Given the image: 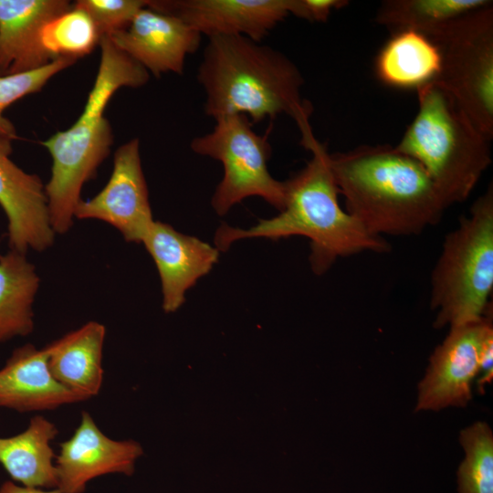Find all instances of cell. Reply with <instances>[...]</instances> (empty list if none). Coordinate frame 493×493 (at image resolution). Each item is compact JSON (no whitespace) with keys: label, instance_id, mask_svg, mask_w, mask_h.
Instances as JSON below:
<instances>
[{"label":"cell","instance_id":"obj_28","mask_svg":"<svg viewBox=\"0 0 493 493\" xmlns=\"http://www.w3.org/2000/svg\"><path fill=\"white\" fill-rule=\"evenodd\" d=\"M0 493H62L58 488L53 490H42L38 488L19 487L11 481L5 482L0 488Z\"/></svg>","mask_w":493,"mask_h":493},{"label":"cell","instance_id":"obj_19","mask_svg":"<svg viewBox=\"0 0 493 493\" xmlns=\"http://www.w3.org/2000/svg\"><path fill=\"white\" fill-rule=\"evenodd\" d=\"M441 69V56L425 34L405 29L394 31L380 49L374 63L378 79L393 88L414 89L435 81Z\"/></svg>","mask_w":493,"mask_h":493},{"label":"cell","instance_id":"obj_6","mask_svg":"<svg viewBox=\"0 0 493 493\" xmlns=\"http://www.w3.org/2000/svg\"><path fill=\"white\" fill-rule=\"evenodd\" d=\"M430 307L441 329L477 321L489 312L493 290V187L444 239L431 273Z\"/></svg>","mask_w":493,"mask_h":493},{"label":"cell","instance_id":"obj_7","mask_svg":"<svg viewBox=\"0 0 493 493\" xmlns=\"http://www.w3.org/2000/svg\"><path fill=\"white\" fill-rule=\"evenodd\" d=\"M441 56L435 80L476 128L493 137V3L426 33Z\"/></svg>","mask_w":493,"mask_h":493},{"label":"cell","instance_id":"obj_26","mask_svg":"<svg viewBox=\"0 0 493 493\" xmlns=\"http://www.w3.org/2000/svg\"><path fill=\"white\" fill-rule=\"evenodd\" d=\"M147 4L146 0H78L74 3L90 16L100 38L126 28Z\"/></svg>","mask_w":493,"mask_h":493},{"label":"cell","instance_id":"obj_25","mask_svg":"<svg viewBox=\"0 0 493 493\" xmlns=\"http://www.w3.org/2000/svg\"><path fill=\"white\" fill-rule=\"evenodd\" d=\"M76 61L60 57L31 71L0 76V138L11 141L18 138L16 127L4 116L5 109L23 97L41 90L51 78Z\"/></svg>","mask_w":493,"mask_h":493},{"label":"cell","instance_id":"obj_12","mask_svg":"<svg viewBox=\"0 0 493 493\" xmlns=\"http://www.w3.org/2000/svg\"><path fill=\"white\" fill-rule=\"evenodd\" d=\"M13 141L0 138V205L7 218L11 250L26 254L53 245L55 232L41 179L16 165L10 155Z\"/></svg>","mask_w":493,"mask_h":493},{"label":"cell","instance_id":"obj_10","mask_svg":"<svg viewBox=\"0 0 493 493\" xmlns=\"http://www.w3.org/2000/svg\"><path fill=\"white\" fill-rule=\"evenodd\" d=\"M74 217L106 222L115 227L127 242H142L154 220L137 138L116 150L107 184L91 199L80 200Z\"/></svg>","mask_w":493,"mask_h":493},{"label":"cell","instance_id":"obj_3","mask_svg":"<svg viewBox=\"0 0 493 493\" xmlns=\"http://www.w3.org/2000/svg\"><path fill=\"white\" fill-rule=\"evenodd\" d=\"M197 80L205 92V114L217 120L248 116L252 123L281 114L297 124L309 120L301 98L303 77L283 53L243 36L208 37Z\"/></svg>","mask_w":493,"mask_h":493},{"label":"cell","instance_id":"obj_8","mask_svg":"<svg viewBox=\"0 0 493 493\" xmlns=\"http://www.w3.org/2000/svg\"><path fill=\"white\" fill-rule=\"evenodd\" d=\"M209 133L194 138V152L218 160L224 176L211 200L215 211L223 215L249 196L262 197L281 211L285 205L284 182L273 178L267 168L271 153L267 134H258L245 115L215 120Z\"/></svg>","mask_w":493,"mask_h":493},{"label":"cell","instance_id":"obj_14","mask_svg":"<svg viewBox=\"0 0 493 493\" xmlns=\"http://www.w3.org/2000/svg\"><path fill=\"white\" fill-rule=\"evenodd\" d=\"M107 37L149 73L160 77L168 72L182 75L185 58L198 49L202 35L178 17L146 5L126 28Z\"/></svg>","mask_w":493,"mask_h":493},{"label":"cell","instance_id":"obj_17","mask_svg":"<svg viewBox=\"0 0 493 493\" xmlns=\"http://www.w3.org/2000/svg\"><path fill=\"white\" fill-rule=\"evenodd\" d=\"M82 402L51 374L45 348L16 349L0 369V407L20 412L56 409Z\"/></svg>","mask_w":493,"mask_h":493},{"label":"cell","instance_id":"obj_22","mask_svg":"<svg viewBox=\"0 0 493 493\" xmlns=\"http://www.w3.org/2000/svg\"><path fill=\"white\" fill-rule=\"evenodd\" d=\"M492 3L488 0H387L377 10L375 21L393 32L410 29L426 34Z\"/></svg>","mask_w":493,"mask_h":493},{"label":"cell","instance_id":"obj_27","mask_svg":"<svg viewBox=\"0 0 493 493\" xmlns=\"http://www.w3.org/2000/svg\"><path fill=\"white\" fill-rule=\"evenodd\" d=\"M348 4L345 0H290V14L309 22H326L333 10Z\"/></svg>","mask_w":493,"mask_h":493},{"label":"cell","instance_id":"obj_2","mask_svg":"<svg viewBox=\"0 0 493 493\" xmlns=\"http://www.w3.org/2000/svg\"><path fill=\"white\" fill-rule=\"evenodd\" d=\"M346 211L368 232L414 236L436 225L447 208L415 160L390 145H362L330 155Z\"/></svg>","mask_w":493,"mask_h":493},{"label":"cell","instance_id":"obj_5","mask_svg":"<svg viewBox=\"0 0 493 493\" xmlns=\"http://www.w3.org/2000/svg\"><path fill=\"white\" fill-rule=\"evenodd\" d=\"M416 91L417 113L395 148L420 163L449 207L470 195L490 165L489 140L435 81Z\"/></svg>","mask_w":493,"mask_h":493},{"label":"cell","instance_id":"obj_18","mask_svg":"<svg viewBox=\"0 0 493 493\" xmlns=\"http://www.w3.org/2000/svg\"><path fill=\"white\" fill-rule=\"evenodd\" d=\"M105 335L104 325L89 321L45 347L53 377L82 401L100 390Z\"/></svg>","mask_w":493,"mask_h":493},{"label":"cell","instance_id":"obj_9","mask_svg":"<svg viewBox=\"0 0 493 493\" xmlns=\"http://www.w3.org/2000/svg\"><path fill=\"white\" fill-rule=\"evenodd\" d=\"M492 312L482 319L450 327L449 332L429 359L418 384L415 411H439L466 407L472 399V384L483 393L493 378Z\"/></svg>","mask_w":493,"mask_h":493},{"label":"cell","instance_id":"obj_16","mask_svg":"<svg viewBox=\"0 0 493 493\" xmlns=\"http://www.w3.org/2000/svg\"><path fill=\"white\" fill-rule=\"evenodd\" d=\"M68 0H0V76L31 71L54 60L41 31L72 7Z\"/></svg>","mask_w":493,"mask_h":493},{"label":"cell","instance_id":"obj_4","mask_svg":"<svg viewBox=\"0 0 493 493\" xmlns=\"http://www.w3.org/2000/svg\"><path fill=\"white\" fill-rule=\"evenodd\" d=\"M99 46L98 73L81 114L68 129L41 142L52 157L51 177L45 191L55 234L70 229L84 184L94 177L110 152L113 132L104 116L110 98L122 87L145 85L150 78L141 64L108 37H102Z\"/></svg>","mask_w":493,"mask_h":493},{"label":"cell","instance_id":"obj_13","mask_svg":"<svg viewBox=\"0 0 493 493\" xmlns=\"http://www.w3.org/2000/svg\"><path fill=\"white\" fill-rule=\"evenodd\" d=\"M56 459L58 487L62 493H82L87 483L102 475H131L143 454L133 440H114L103 434L88 412H82L72 436L59 446Z\"/></svg>","mask_w":493,"mask_h":493},{"label":"cell","instance_id":"obj_1","mask_svg":"<svg viewBox=\"0 0 493 493\" xmlns=\"http://www.w3.org/2000/svg\"><path fill=\"white\" fill-rule=\"evenodd\" d=\"M299 128L301 144L311 152V159L284 182V208L277 216L260 219L248 229L221 225L215 236V247L226 251L243 238L305 236L310 240L309 262L317 275L325 273L340 257L365 251L389 252L391 246L384 237L368 232L340 205L330 154L315 138L309 121Z\"/></svg>","mask_w":493,"mask_h":493},{"label":"cell","instance_id":"obj_24","mask_svg":"<svg viewBox=\"0 0 493 493\" xmlns=\"http://www.w3.org/2000/svg\"><path fill=\"white\" fill-rule=\"evenodd\" d=\"M465 458L457 471L459 493H493V434L485 422L460 431Z\"/></svg>","mask_w":493,"mask_h":493},{"label":"cell","instance_id":"obj_21","mask_svg":"<svg viewBox=\"0 0 493 493\" xmlns=\"http://www.w3.org/2000/svg\"><path fill=\"white\" fill-rule=\"evenodd\" d=\"M39 283L26 254L11 249L0 254V343L34 330L33 304Z\"/></svg>","mask_w":493,"mask_h":493},{"label":"cell","instance_id":"obj_23","mask_svg":"<svg viewBox=\"0 0 493 493\" xmlns=\"http://www.w3.org/2000/svg\"><path fill=\"white\" fill-rule=\"evenodd\" d=\"M100 37L86 11L76 6L48 21L41 31V44L53 58L77 59L99 46Z\"/></svg>","mask_w":493,"mask_h":493},{"label":"cell","instance_id":"obj_20","mask_svg":"<svg viewBox=\"0 0 493 493\" xmlns=\"http://www.w3.org/2000/svg\"><path fill=\"white\" fill-rule=\"evenodd\" d=\"M58 434L51 421L34 416L22 433L0 437V464L15 481L26 487L57 488L58 474L51 442Z\"/></svg>","mask_w":493,"mask_h":493},{"label":"cell","instance_id":"obj_11","mask_svg":"<svg viewBox=\"0 0 493 493\" xmlns=\"http://www.w3.org/2000/svg\"><path fill=\"white\" fill-rule=\"evenodd\" d=\"M147 5L208 37L243 36L256 42L290 15V0H155Z\"/></svg>","mask_w":493,"mask_h":493},{"label":"cell","instance_id":"obj_15","mask_svg":"<svg viewBox=\"0 0 493 493\" xmlns=\"http://www.w3.org/2000/svg\"><path fill=\"white\" fill-rule=\"evenodd\" d=\"M142 243L158 269L163 309L167 313L184 304L187 289L206 275L219 257L216 247L160 221L152 222Z\"/></svg>","mask_w":493,"mask_h":493}]
</instances>
